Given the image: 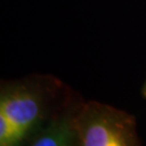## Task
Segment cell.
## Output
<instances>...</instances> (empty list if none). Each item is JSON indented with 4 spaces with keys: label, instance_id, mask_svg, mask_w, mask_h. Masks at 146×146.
<instances>
[{
    "label": "cell",
    "instance_id": "6da1fadb",
    "mask_svg": "<svg viewBox=\"0 0 146 146\" xmlns=\"http://www.w3.org/2000/svg\"><path fill=\"white\" fill-rule=\"evenodd\" d=\"M82 96L61 79L33 74L0 84V146H26Z\"/></svg>",
    "mask_w": 146,
    "mask_h": 146
},
{
    "label": "cell",
    "instance_id": "7a4b0ae2",
    "mask_svg": "<svg viewBox=\"0 0 146 146\" xmlns=\"http://www.w3.org/2000/svg\"><path fill=\"white\" fill-rule=\"evenodd\" d=\"M73 146H142L135 116L96 101H84L73 117Z\"/></svg>",
    "mask_w": 146,
    "mask_h": 146
},
{
    "label": "cell",
    "instance_id": "3957f363",
    "mask_svg": "<svg viewBox=\"0 0 146 146\" xmlns=\"http://www.w3.org/2000/svg\"><path fill=\"white\" fill-rule=\"evenodd\" d=\"M84 101L82 98L72 105L26 146H73V117Z\"/></svg>",
    "mask_w": 146,
    "mask_h": 146
},
{
    "label": "cell",
    "instance_id": "277c9868",
    "mask_svg": "<svg viewBox=\"0 0 146 146\" xmlns=\"http://www.w3.org/2000/svg\"><path fill=\"white\" fill-rule=\"evenodd\" d=\"M141 93H142V96L146 100V80H145V82H144V84H143V87H142Z\"/></svg>",
    "mask_w": 146,
    "mask_h": 146
}]
</instances>
